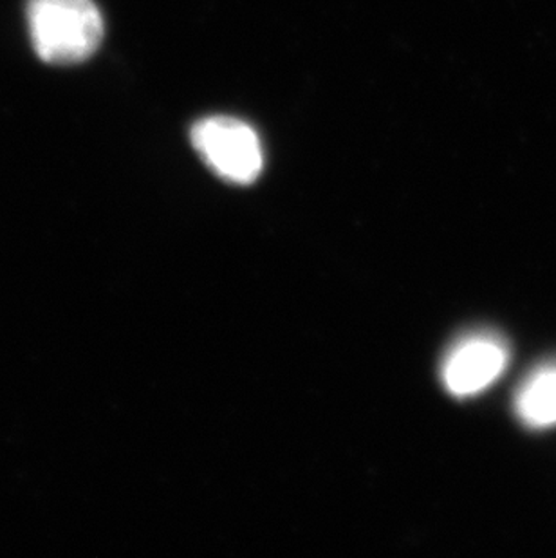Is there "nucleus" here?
Listing matches in <instances>:
<instances>
[{
    "mask_svg": "<svg viewBox=\"0 0 556 558\" xmlns=\"http://www.w3.org/2000/svg\"><path fill=\"white\" fill-rule=\"evenodd\" d=\"M27 26L44 62L73 65L96 53L104 19L93 0H29Z\"/></svg>",
    "mask_w": 556,
    "mask_h": 558,
    "instance_id": "1",
    "label": "nucleus"
},
{
    "mask_svg": "<svg viewBox=\"0 0 556 558\" xmlns=\"http://www.w3.org/2000/svg\"><path fill=\"white\" fill-rule=\"evenodd\" d=\"M515 414L525 427L556 425V360L539 365L525 376L515 395Z\"/></svg>",
    "mask_w": 556,
    "mask_h": 558,
    "instance_id": "4",
    "label": "nucleus"
},
{
    "mask_svg": "<svg viewBox=\"0 0 556 558\" xmlns=\"http://www.w3.org/2000/svg\"><path fill=\"white\" fill-rule=\"evenodd\" d=\"M192 145L201 158L222 180L250 185L264 167V153L257 132L231 117H210L195 123Z\"/></svg>",
    "mask_w": 556,
    "mask_h": 558,
    "instance_id": "2",
    "label": "nucleus"
},
{
    "mask_svg": "<svg viewBox=\"0 0 556 558\" xmlns=\"http://www.w3.org/2000/svg\"><path fill=\"white\" fill-rule=\"evenodd\" d=\"M509 364V348L497 332L467 335L446 354L443 384L456 398L479 395L503 376Z\"/></svg>",
    "mask_w": 556,
    "mask_h": 558,
    "instance_id": "3",
    "label": "nucleus"
}]
</instances>
